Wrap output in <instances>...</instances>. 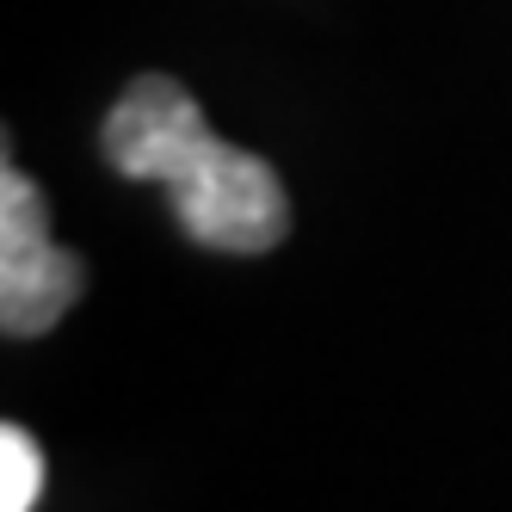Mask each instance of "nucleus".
<instances>
[{"mask_svg": "<svg viewBox=\"0 0 512 512\" xmlns=\"http://www.w3.org/2000/svg\"><path fill=\"white\" fill-rule=\"evenodd\" d=\"M105 161L124 179H155L179 216V229L198 247L272 253L290 235V198L278 186V173L260 155L216 136L198 112V99L167 75H142L112 105Z\"/></svg>", "mask_w": 512, "mask_h": 512, "instance_id": "1", "label": "nucleus"}, {"mask_svg": "<svg viewBox=\"0 0 512 512\" xmlns=\"http://www.w3.org/2000/svg\"><path fill=\"white\" fill-rule=\"evenodd\" d=\"M81 260L50 241V204L19 167L0 173V327L13 340H38L75 309Z\"/></svg>", "mask_w": 512, "mask_h": 512, "instance_id": "2", "label": "nucleus"}, {"mask_svg": "<svg viewBox=\"0 0 512 512\" xmlns=\"http://www.w3.org/2000/svg\"><path fill=\"white\" fill-rule=\"evenodd\" d=\"M44 494V451L31 445V432L7 426L0 432V512H31Z\"/></svg>", "mask_w": 512, "mask_h": 512, "instance_id": "3", "label": "nucleus"}]
</instances>
